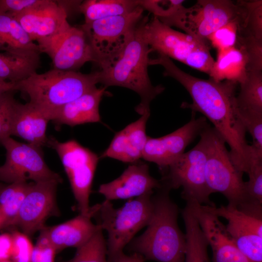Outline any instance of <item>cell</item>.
<instances>
[{
  "instance_id": "cell-1",
  "label": "cell",
  "mask_w": 262,
  "mask_h": 262,
  "mask_svg": "<svg viewBox=\"0 0 262 262\" xmlns=\"http://www.w3.org/2000/svg\"><path fill=\"white\" fill-rule=\"evenodd\" d=\"M163 74L179 82L187 91L192 102H182L181 107L199 112L213 125V128L230 147L233 164L242 174L247 171L251 146L246 140V131L236 106L237 82H216L193 76L181 70L171 60L163 64Z\"/></svg>"
},
{
  "instance_id": "cell-2",
  "label": "cell",
  "mask_w": 262,
  "mask_h": 262,
  "mask_svg": "<svg viewBox=\"0 0 262 262\" xmlns=\"http://www.w3.org/2000/svg\"><path fill=\"white\" fill-rule=\"evenodd\" d=\"M152 196L153 209L147 228L126 246L145 261L184 262L185 234L178 222L179 209L169 196L170 190L161 185Z\"/></svg>"
},
{
  "instance_id": "cell-3",
  "label": "cell",
  "mask_w": 262,
  "mask_h": 262,
  "mask_svg": "<svg viewBox=\"0 0 262 262\" xmlns=\"http://www.w3.org/2000/svg\"><path fill=\"white\" fill-rule=\"evenodd\" d=\"M148 16L138 23L125 49L112 65L98 70V82L106 88L118 86L130 89L140 97L136 111L141 115L150 111V104L164 90L162 85L154 86L147 71L149 54L152 52L143 34L144 24Z\"/></svg>"
},
{
  "instance_id": "cell-4",
  "label": "cell",
  "mask_w": 262,
  "mask_h": 262,
  "mask_svg": "<svg viewBox=\"0 0 262 262\" xmlns=\"http://www.w3.org/2000/svg\"><path fill=\"white\" fill-rule=\"evenodd\" d=\"M98 71L83 74L52 69L32 74L16 83L14 90L26 94L30 102L52 115L61 107L97 87Z\"/></svg>"
},
{
  "instance_id": "cell-5",
  "label": "cell",
  "mask_w": 262,
  "mask_h": 262,
  "mask_svg": "<svg viewBox=\"0 0 262 262\" xmlns=\"http://www.w3.org/2000/svg\"><path fill=\"white\" fill-rule=\"evenodd\" d=\"M153 194L135 197L119 208H115L111 202L106 200L99 203L94 217H98L97 224L107 232L108 262H115L123 255V249L135 235L147 225L152 212Z\"/></svg>"
},
{
  "instance_id": "cell-6",
  "label": "cell",
  "mask_w": 262,
  "mask_h": 262,
  "mask_svg": "<svg viewBox=\"0 0 262 262\" xmlns=\"http://www.w3.org/2000/svg\"><path fill=\"white\" fill-rule=\"evenodd\" d=\"M199 136L205 146V180L211 194L220 193L234 207L249 200L243 174L233 164L223 137L209 124Z\"/></svg>"
},
{
  "instance_id": "cell-7",
  "label": "cell",
  "mask_w": 262,
  "mask_h": 262,
  "mask_svg": "<svg viewBox=\"0 0 262 262\" xmlns=\"http://www.w3.org/2000/svg\"><path fill=\"white\" fill-rule=\"evenodd\" d=\"M143 34L152 51L210 74L215 60L207 42L175 30L154 16L145 21Z\"/></svg>"
},
{
  "instance_id": "cell-8",
  "label": "cell",
  "mask_w": 262,
  "mask_h": 262,
  "mask_svg": "<svg viewBox=\"0 0 262 262\" xmlns=\"http://www.w3.org/2000/svg\"><path fill=\"white\" fill-rule=\"evenodd\" d=\"M144 10L138 5L129 13L97 20L80 26L87 36L94 63L100 69L109 66L121 54L143 17Z\"/></svg>"
},
{
  "instance_id": "cell-9",
  "label": "cell",
  "mask_w": 262,
  "mask_h": 262,
  "mask_svg": "<svg viewBox=\"0 0 262 262\" xmlns=\"http://www.w3.org/2000/svg\"><path fill=\"white\" fill-rule=\"evenodd\" d=\"M206 152L203 140L184 152L165 169L160 180L162 186L170 190L182 188L181 197L188 202L214 205L206 184L205 168Z\"/></svg>"
},
{
  "instance_id": "cell-10",
  "label": "cell",
  "mask_w": 262,
  "mask_h": 262,
  "mask_svg": "<svg viewBox=\"0 0 262 262\" xmlns=\"http://www.w3.org/2000/svg\"><path fill=\"white\" fill-rule=\"evenodd\" d=\"M47 146L56 151L61 161L80 213L88 214L89 196L99 157L74 139L61 142L51 136Z\"/></svg>"
},
{
  "instance_id": "cell-11",
  "label": "cell",
  "mask_w": 262,
  "mask_h": 262,
  "mask_svg": "<svg viewBox=\"0 0 262 262\" xmlns=\"http://www.w3.org/2000/svg\"><path fill=\"white\" fill-rule=\"evenodd\" d=\"M240 10L238 0H199L191 7H184L165 25L206 42L212 33L237 19Z\"/></svg>"
},
{
  "instance_id": "cell-12",
  "label": "cell",
  "mask_w": 262,
  "mask_h": 262,
  "mask_svg": "<svg viewBox=\"0 0 262 262\" xmlns=\"http://www.w3.org/2000/svg\"><path fill=\"white\" fill-rule=\"evenodd\" d=\"M6 149L5 163L0 166V181L9 183L28 180L62 182L46 164L41 148L16 141L10 137L0 143Z\"/></svg>"
},
{
  "instance_id": "cell-13",
  "label": "cell",
  "mask_w": 262,
  "mask_h": 262,
  "mask_svg": "<svg viewBox=\"0 0 262 262\" xmlns=\"http://www.w3.org/2000/svg\"><path fill=\"white\" fill-rule=\"evenodd\" d=\"M36 42L39 51L49 56L54 69L74 71L87 62H94L85 32L68 22L54 34Z\"/></svg>"
},
{
  "instance_id": "cell-14",
  "label": "cell",
  "mask_w": 262,
  "mask_h": 262,
  "mask_svg": "<svg viewBox=\"0 0 262 262\" xmlns=\"http://www.w3.org/2000/svg\"><path fill=\"white\" fill-rule=\"evenodd\" d=\"M202 205L227 220L226 229L239 250L250 262H262V217L244 212L229 205Z\"/></svg>"
},
{
  "instance_id": "cell-15",
  "label": "cell",
  "mask_w": 262,
  "mask_h": 262,
  "mask_svg": "<svg viewBox=\"0 0 262 262\" xmlns=\"http://www.w3.org/2000/svg\"><path fill=\"white\" fill-rule=\"evenodd\" d=\"M209 124L203 116L191 120L172 132L159 138L148 137L142 158L156 164L162 171L165 169L184 153L185 148Z\"/></svg>"
},
{
  "instance_id": "cell-16",
  "label": "cell",
  "mask_w": 262,
  "mask_h": 262,
  "mask_svg": "<svg viewBox=\"0 0 262 262\" xmlns=\"http://www.w3.org/2000/svg\"><path fill=\"white\" fill-rule=\"evenodd\" d=\"M56 180L32 182L13 227L31 236L45 227L47 219L59 213L56 205Z\"/></svg>"
},
{
  "instance_id": "cell-17",
  "label": "cell",
  "mask_w": 262,
  "mask_h": 262,
  "mask_svg": "<svg viewBox=\"0 0 262 262\" xmlns=\"http://www.w3.org/2000/svg\"><path fill=\"white\" fill-rule=\"evenodd\" d=\"M196 219L213 252L212 262H250L239 250L226 226L215 214L197 202H186Z\"/></svg>"
},
{
  "instance_id": "cell-18",
  "label": "cell",
  "mask_w": 262,
  "mask_h": 262,
  "mask_svg": "<svg viewBox=\"0 0 262 262\" xmlns=\"http://www.w3.org/2000/svg\"><path fill=\"white\" fill-rule=\"evenodd\" d=\"M60 1L40 0L35 5L10 15L32 40L36 41L54 34L68 22L66 9Z\"/></svg>"
},
{
  "instance_id": "cell-19",
  "label": "cell",
  "mask_w": 262,
  "mask_h": 262,
  "mask_svg": "<svg viewBox=\"0 0 262 262\" xmlns=\"http://www.w3.org/2000/svg\"><path fill=\"white\" fill-rule=\"evenodd\" d=\"M161 183L152 177L147 164L139 161L132 163L117 179L100 185L98 192L105 200L128 199L153 192Z\"/></svg>"
},
{
  "instance_id": "cell-20",
  "label": "cell",
  "mask_w": 262,
  "mask_h": 262,
  "mask_svg": "<svg viewBox=\"0 0 262 262\" xmlns=\"http://www.w3.org/2000/svg\"><path fill=\"white\" fill-rule=\"evenodd\" d=\"M99 203L91 207L87 214L80 213L75 217L54 226L45 227L40 231L49 244L59 251L69 247L77 248L87 242L101 228L91 219L98 211Z\"/></svg>"
},
{
  "instance_id": "cell-21",
  "label": "cell",
  "mask_w": 262,
  "mask_h": 262,
  "mask_svg": "<svg viewBox=\"0 0 262 262\" xmlns=\"http://www.w3.org/2000/svg\"><path fill=\"white\" fill-rule=\"evenodd\" d=\"M150 112L141 115L136 121L116 132L101 158H111L124 163H133L142 158L148 136L146 129Z\"/></svg>"
},
{
  "instance_id": "cell-22",
  "label": "cell",
  "mask_w": 262,
  "mask_h": 262,
  "mask_svg": "<svg viewBox=\"0 0 262 262\" xmlns=\"http://www.w3.org/2000/svg\"><path fill=\"white\" fill-rule=\"evenodd\" d=\"M49 115L33 104L18 102L13 122L11 135L22 138L27 143L41 148L47 146L46 135Z\"/></svg>"
},
{
  "instance_id": "cell-23",
  "label": "cell",
  "mask_w": 262,
  "mask_h": 262,
  "mask_svg": "<svg viewBox=\"0 0 262 262\" xmlns=\"http://www.w3.org/2000/svg\"><path fill=\"white\" fill-rule=\"evenodd\" d=\"M106 88H97L83 94L55 111L51 120L58 125L71 127L101 121L99 105Z\"/></svg>"
},
{
  "instance_id": "cell-24",
  "label": "cell",
  "mask_w": 262,
  "mask_h": 262,
  "mask_svg": "<svg viewBox=\"0 0 262 262\" xmlns=\"http://www.w3.org/2000/svg\"><path fill=\"white\" fill-rule=\"evenodd\" d=\"M248 72L246 54L241 47L235 46L217 51L216 60L209 75L216 82L228 80L239 84L246 79Z\"/></svg>"
},
{
  "instance_id": "cell-25",
  "label": "cell",
  "mask_w": 262,
  "mask_h": 262,
  "mask_svg": "<svg viewBox=\"0 0 262 262\" xmlns=\"http://www.w3.org/2000/svg\"><path fill=\"white\" fill-rule=\"evenodd\" d=\"M40 54L39 51L0 52V81L16 83L37 72Z\"/></svg>"
},
{
  "instance_id": "cell-26",
  "label": "cell",
  "mask_w": 262,
  "mask_h": 262,
  "mask_svg": "<svg viewBox=\"0 0 262 262\" xmlns=\"http://www.w3.org/2000/svg\"><path fill=\"white\" fill-rule=\"evenodd\" d=\"M29 51H39L37 44L12 16L0 13V52Z\"/></svg>"
},
{
  "instance_id": "cell-27",
  "label": "cell",
  "mask_w": 262,
  "mask_h": 262,
  "mask_svg": "<svg viewBox=\"0 0 262 262\" xmlns=\"http://www.w3.org/2000/svg\"><path fill=\"white\" fill-rule=\"evenodd\" d=\"M185 227L186 249L184 262H211L208 242L189 206L181 211Z\"/></svg>"
},
{
  "instance_id": "cell-28",
  "label": "cell",
  "mask_w": 262,
  "mask_h": 262,
  "mask_svg": "<svg viewBox=\"0 0 262 262\" xmlns=\"http://www.w3.org/2000/svg\"><path fill=\"white\" fill-rule=\"evenodd\" d=\"M138 5L136 0H86L78 5L84 17V23L129 13Z\"/></svg>"
},
{
  "instance_id": "cell-29",
  "label": "cell",
  "mask_w": 262,
  "mask_h": 262,
  "mask_svg": "<svg viewBox=\"0 0 262 262\" xmlns=\"http://www.w3.org/2000/svg\"><path fill=\"white\" fill-rule=\"evenodd\" d=\"M236 94L239 115L262 114V71H248Z\"/></svg>"
},
{
  "instance_id": "cell-30",
  "label": "cell",
  "mask_w": 262,
  "mask_h": 262,
  "mask_svg": "<svg viewBox=\"0 0 262 262\" xmlns=\"http://www.w3.org/2000/svg\"><path fill=\"white\" fill-rule=\"evenodd\" d=\"M31 183L27 181L10 183L0 192V220L2 228L14 226Z\"/></svg>"
},
{
  "instance_id": "cell-31",
  "label": "cell",
  "mask_w": 262,
  "mask_h": 262,
  "mask_svg": "<svg viewBox=\"0 0 262 262\" xmlns=\"http://www.w3.org/2000/svg\"><path fill=\"white\" fill-rule=\"evenodd\" d=\"M106 241L101 228L77 248L74 257L66 262H108Z\"/></svg>"
},
{
  "instance_id": "cell-32",
  "label": "cell",
  "mask_w": 262,
  "mask_h": 262,
  "mask_svg": "<svg viewBox=\"0 0 262 262\" xmlns=\"http://www.w3.org/2000/svg\"><path fill=\"white\" fill-rule=\"evenodd\" d=\"M246 173L249 179L245 182L246 195L249 199L262 203V156L251 152Z\"/></svg>"
},
{
  "instance_id": "cell-33",
  "label": "cell",
  "mask_w": 262,
  "mask_h": 262,
  "mask_svg": "<svg viewBox=\"0 0 262 262\" xmlns=\"http://www.w3.org/2000/svg\"><path fill=\"white\" fill-rule=\"evenodd\" d=\"M15 91L0 95V143L10 137L14 117L18 102L14 98Z\"/></svg>"
},
{
  "instance_id": "cell-34",
  "label": "cell",
  "mask_w": 262,
  "mask_h": 262,
  "mask_svg": "<svg viewBox=\"0 0 262 262\" xmlns=\"http://www.w3.org/2000/svg\"><path fill=\"white\" fill-rule=\"evenodd\" d=\"M238 17L216 31L208 37V40L217 51L236 46L239 33Z\"/></svg>"
},
{
  "instance_id": "cell-35",
  "label": "cell",
  "mask_w": 262,
  "mask_h": 262,
  "mask_svg": "<svg viewBox=\"0 0 262 262\" xmlns=\"http://www.w3.org/2000/svg\"><path fill=\"white\" fill-rule=\"evenodd\" d=\"M13 239V262H31L34 246L28 236L22 232L14 231L11 234Z\"/></svg>"
},
{
  "instance_id": "cell-36",
  "label": "cell",
  "mask_w": 262,
  "mask_h": 262,
  "mask_svg": "<svg viewBox=\"0 0 262 262\" xmlns=\"http://www.w3.org/2000/svg\"><path fill=\"white\" fill-rule=\"evenodd\" d=\"M55 249L40 234L34 246L31 262H54Z\"/></svg>"
},
{
  "instance_id": "cell-37",
  "label": "cell",
  "mask_w": 262,
  "mask_h": 262,
  "mask_svg": "<svg viewBox=\"0 0 262 262\" xmlns=\"http://www.w3.org/2000/svg\"><path fill=\"white\" fill-rule=\"evenodd\" d=\"M40 1V0H0V13L17 14Z\"/></svg>"
},
{
  "instance_id": "cell-38",
  "label": "cell",
  "mask_w": 262,
  "mask_h": 262,
  "mask_svg": "<svg viewBox=\"0 0 262 262\" xmlns=\"http://www.w3.org/2000/svg\"><path fill=\"white\" fill-rule=\"evenodd\" d=\"M13 251V239L11 234L0 235V262L10 260Z\"/></svg>"
},
{
  "instance_id": "cell-39",
  "label": "cell",
  "mask_w": 262,
  "mask_h": 262,
  "mask_svg": "<svg viewBox=\"0 0 262 262\" xmlns=\"http://www.w3.org/2000/svg\"><path fill=\"white\" fill-rule=\"evenodd\" d=\"M144 258L140 254L132 253L130 255L125 253L119 257L115 262H145Z\"/></svg>"
},
{
  "instance_id": "cell-40",
  "label": "cell",
  "mask_w": 262,
  "mask_h": 262,
  "mask_svg": "<svg viewBox=\"0 0 262 262\" xmlns=\"http://www.w3.org/2000/svg\"><path fill=\"white\" fill-rule=\"evenodd\" d=\"M15 84L14 82L0 81V95L7 91H15Z\"/></svg>"
},
{
  "instance_id": "cell-41",
  "label": "cell",
  "mask_w": 262,
  "mask_h": 262,
  "mask_svg": "<svg viewBox=\"0 0 262 262\" xmlns=\"http://www.w3.org/2000/svg\"><path fill=\"white\" fill-rule=\"evenodd\" d=\"M5 186V184H2L0 182V192L1 191V190L2 189V188Z\"/></svg>"
},
{
  "instance_id": "cell-42",
  "label": "cell",
  "mask_w": 262,
  "mask_h": 262,
  "mask_svg": "<svg viewBox=\"0 0 262 262\" xmlns=\"http://www.w3.org/2000/svg\"><path fill=\"white\" fill-rule=\"evenodd\" d=\"M0 262H13L11 260H7L1 261Z\"/></svg>"
},
{
  "instance_id": "cell-43",
  "label": "cell",
  "mask_w": 262,
  "mask_h": 262,
  "mask_svg": "<svg viewBox=\"0 0 262 262\" xmlns=\"http://www.w3.org/2000/svg\"><path fill=\"white\" fill-rule=\"evenodd\" d=\"M1 228H2L0 220V229H1Z\"/></svg>"
}]
</instances>
